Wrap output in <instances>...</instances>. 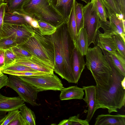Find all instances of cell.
<instances>
[{
	"mask_svg": "<svg viewBox=\"0 0 125 125\" xmlns=\"http://www.w3.org/2000/svg\"><path fill=\"white\" fill-rule=\"evenodd\" d=\"M111 69L108 84L95 86L96 109H107L109 114L117 112L125 104V75L113 65L105 50L103 51Z\"/></svg>",
	"mask_w": 125,
	"mask_h": 125,
	"instance_id": "1",
	"label": "cell"
},
{
	"mask_svg": "<svg viewBox=\"0 0 125 125\" xmlns=\"http://www.w3.org/2000/svg\"><path fill=\"white\" fill-rule=\"evenodd\" d=\"M49 36L54 50V71L69 83H74L71 60L74 46L68 32L67 23L57 28L55 32Z\"/></svg>",
	"mask_w": 125,
	"mask_h": 125,
	"instance_id": "2",
	"label": "cell"
},
{
	"mask_svg": "<svg viewBox=\"0 0 125 125\" xmlns=\"http://www.w3.org/2000/svg\"><path fill=\"white\" fill-rule=\"evenodd\" d=\"M19 12L37 20L46 22L57 28L67 23L55 5L50 4L48 0H27L21 11Z\"/></svg>",
	"mask_w": 125,
	"mask_h": 125,
	"instance_id": "3",
	"label": "cell"
},
{
	"mask_svg": "<svg viewBox=\"0 0 125 125\" xmlns=\"http://www.w3.org/2000/svg\"><path fill=\"white\" fill-rule=\"evenodd\" d=\"M34 29L33 34L24 43L20 45L34 57L54 69V50L49 36L41 34L38 28Z\"/></svg>",
	"mask_w": 125,
	"mask_h": 125,
	"instance_id": "4",
	"label": "cell"
},
{
	"mask_svg": "<svg viewBox=\"0 0 125 125\" xmlns=\"http://www.w3.org/2000/svg\"><path fill=\"white\" fill-rule=\"evenodd\" d=\"M85 57L86 65L92 74L96 86L107 84L111 69L102 50L97 46L89 48Z\"/></svg>",
	"mask_w": 125,
	"mask_h": 125,
	"instance_id": "5",
	"label": "cell"
},
{
	"mask_svg": "<svg viewBox=\"0 0 125 125\" xmlns=\"http://www.w3.org/2000/svg\"><path fill=\"white\" fill-rule=\"evenodd\" d=\"M8 78V86L15 91L23 101L33 106L39 105L36 100L39 90L18 76L9 75Z\"/></svg>",
	"mask_w": 125,
	"mask_h": 125,
	"instance_id": "6",
	"label": "cell"
},
{
	"mask_svg": "<svg viewBox=\"0 0 125 125\" xmlns=\"http://www.w3.org/2000/svg\"><path fill=\"white\" fill-rule=\"evenodd\" d=\"M83 28L87 34L89 45L92 43L95 45L98 31L101 26L99 16L91 1L83 6Z\"/></svg>",
	"mask_w": 125,
	"mask_h": 125,
	"instance_id": "7",
	"label": "cell"
},
{
	"mask_svg": "<svg viewBox=\"0 0 125 125\" xmlns=\"http://www.w3.org/2000/svg\"><path fill=\"white\" fill-rule=\"evenodd\" d=\"M18 77L36 88L40 92L48 90L61 91L64 88L61 81L54 73L49 76Z\"/></svg>",
	"mask_w": 125,
	"mask_h": 125,
	"instance_id": "8",
	"label": "cell"
},
{
	"mask_svg": "<svg viewBox=\"0 0 125 125\" xmlns=\"http://www.w3.org/2000/svg\"><path fill=\"white\" fill-rule=\"evenodd\" d=\"M34 33V28L29 23L14 25L3 23L1 38L10 37L18 45H20L24 43Z\"/></svg>",
	"mask_w": 125,
	"mask_h": 125,
	"instance_id": "9",
	"label": "cell"
},
{
	"mask_svg": "<svg viewBox=\"0 0 125 125\" xmlns=\"http://www.w3.org/2000/svg\"><path fill=\"white\" fill-rule=\"evenodd\" d=\"M86 65L83 56L74 47L73 51L71 66L74 83H78L82 73Z\"/></svg>",
	"mask_w": 125,
	"mask_h": 125,
	"instance_id": "10",
	"label": "cell"
},
{
	"mask_svg": "<svg viewBox=\"0 0 125 125\" xmlns=\"http://www.w3.org/2000/svg\"><path fill=\"white\" fill-rule=\"evenodd\" d=\"M85 95L83 100L86 103L88 107L86 119L89 122L92 119L96 109V91L95 86H83Z\"/></svg>",
	"mask_w": 125,
	"mask_h": 125,
	"instance_id": "11",
	"label": "cell"
},
{
	"mask_svg": "<svg viewBox=\"0 0 125 125\" xmlns=\"http://www.w3.org/2000/svg\"><path fill=\"white\" fill-rule=\"evenodd\" d=\"M14 63L29 67L37 71L54 73L53 68L34 57L30 58H23Z\"/></svg>",
	"mask_w": 125,
	"mask_h": 125,
	"instance_id": "12",
	"label": "cell"
},
{
	"mask_svg": "<svg viewBox=\"0 0 125 125\" xmlns=\"http://www.w3.org/2000/svg\"><path fill=\"white\" fill-rule=\"evenodd\" d=\"M19 96L9 97L5 96L0 93V111L7 112L18 109L25 104Z\"/></svg>",
	"mask_w": 125,
	"mask_h": 125,
	"instance_id": "13",
	"label": "cell"
},
{
	"mask_svg": "<svg viewBox=\"0 0 125 125\" xmlns=\"http://www.w3.org/2000/svg\"><path fill=\"white\" fill-rule=\"evenodd\" d=\"M95 125H125V115L102 114L96 118Z\"/></svg>",
	"mask_w": 125,
	"mask_h": 125,
	"instance_id": "14",
	"label": "cell"
},
{
	"mask_svg": "<svg viewBox=\"0 0 125 125\" xmlns=\"http://www.w3.org/2000/svg\"><path fill=\"white\" fill-rule=\"evenodd\" d=\"M95 44L102 50L109 52L117 51L112 36L101 33L99 30L98 31Z\"/></svg>",
	"mask_w": 125,
	"mask_h": 125,
	"instance_id": "15",
	"label": "cell"
},
{
	"mask_svg": "<svg viewBox=\"0 0 125 125\" xmlns=\"http://www.w3.org/2000/svg\"><path fill=\"white\" fill-rule=\"evenodd\" d=\"M84 89L77 86L64 88L61 91L60 98L61 100L73 99L81 100L84 95Z\"/></svg>",
	"mask_w": 125,
	"mask_h": 125,
	"instance_id": "16",
	"label": "cell"
},
{
	"mask_svg": "<svg viewBox=\"0 0 125 125\" xmlns=\"http://www.w3.org/2000/svg\"><path fill=\"white\" fill-rule=\"evenodd\" d=\"M67 24L68 32L75 46L77 34L75 19L74 0H73L71 10L68 17Z\"/></svg>",
	"mask_w": 125,
	"mask_h": 125,
	"instance_id": "17",
	"label": "cell"
},
{
	"mask_svg": "<svg viewBox=\"0 0 125 125\" xmlns=\"http://www.w3.org/2000/svg\"><path fill=\"white\" fill-rule=\"evenodd\" d=\"M87 34L83 28L79 32L74 47L83 56L86 54L89 47Z\"/></svg>",
	"mask_w": 125,
	"mask_h": 125,
	"instance_id": "18",
	"label": "cell"
},
{
	"mask_svg": "<svg viewBox=\"0 0 125 125\" xmlns=\"http://www.w3.org/2000/svg\"><path fill=\"white\" fill-rule=\"evenodd\" d=\"M3 23L14 25L29 23L24 14L19 12L12 13L6 12L4 17Z\"/></svg>",
	"mask_w": 125,
	"mask_h": 125,
	"instance_id": "19",
	"label": "cell"
},
{
	"mask_svg": "<svg viewBox=\"0 0 125 125\" xmlns=\"http://www.w3.org/2000/svg\"><path fill=\"white\" fill-rule=\"evenodd\" d=\"M107 53L114 66L121 73L125 75V58L117 51L113 52H107Z\"/></svg>",
	"mask_w": 125,
	"mask_h": 125,
	"instance_id": "20",
	"label": "cell"
},
{
	"mask_svg": "<svg viewBox=\"0 0 125 125\" xmlns=\"http://www.w3.org/2000/svg\"><path fill=\"white\" fill-rule=\"evenodd\" d=\"M108 18L112 26L125 40V28L123 25V19L119 18L114 14L111 15Z\"/></svg>",
	"mask_w": 125,
	"mask_h": 125,
	"instance_id": "21",
	"label": "cell"
},
{
	"mask_svg": "<svg viewBox=\"0 0 125 125\" xmlns=\"http://www.w3.org/2000/svg\"><path fill=\"white\" fill-rule=\"evenodd\" d=\"M27 0H4L6 3V12L12 13L15 12H21L22 7Z\"/></svg>",
	"mask_w": 125,
	"mask_h": 125,
	"instance_id": "22",
	"label": "cell"
},
{
	"mask_svg": "<svg viewBox=\"0 0 125 125\" xmlns=\"http://www.w3.org/2000/svg\"><path fill=\"white\" fill-rule=\"evenodd\" d=\"M74 1L75 19L78 35L80 30L83 28V6L82 4L77 2L76 0H74Z\"/></svg>",
	"mask_w": 125,
	"mask_h": 125,
	"instance_id": "23",
	"label": "cell"
},
{
	"mask_svg": "<svg viewBox=\"0 0 125 125\" xmlns=\"http://www.w3.org/2000/svg\"><path fill=\"white\" fill-rule=\"evenodd\" d=\"M106 9L108 18L112 14L121 18L122 16L115 1L114 0H101Z\"/></svg>",
	"mask_w": 125,
	"mask_h": 125,
	"instance_id": "24",
	"label": "cell"
},
{
	"mask_svg": "<svg viewBox=\"0 0 125 125\" xmlns=\"http://www.w3.org/2000/svg\"><path fill=\"white\" fill-rule=\"evenodd\" d=\"M20 113L27 122L28 125H36V117L35 114L24 104L19 109Z\"/></svg>",
	"mask_w": 125,
	"mask_h": 125,
	"instance_id": "25",
	"label": "cell"
},
{
	"mask_svg": "<svg viewBox=\"0 0 125 125\" xmlns=\"http://www.w3.org/2000/svg\"><path fill=\"white\" fill-rule=\"evenodd\" d=\"M99 16L100 20L106 22L108 15L107 10L101 0H91Z\"/></svg>",
	"mask_w": 125,
	"mask_h": 125,
	"instance_id": "26",
	"label": "cell"
},
{
	"mask_svg": "<svg viewBox=\"0 0 125 125\" xmlns=\"http://www.w3.org/2000/svg\"><path fill=\"white\" fill-rule=\"evenodd\" d=\"M39 26L38 29L43 35H50L56 31L57 28L51 24L41 20H37Z\"/></svg>",
	"mask_w": 125,
	"mask_h": 125,
	"instance_id": "27",
	"label": "cell"
},
{
	"mask_svg": "<svg viewBox=\"0 0 125 125\" xmlns=\"http://www.w3.org/2000/svg\"><path fill=\"white\" fill-rule=\"evenodd\" d=\"M73 0H62L60 5L56 8L67 21L72 7Z\"/></svg>",
	"mask_w": 125,
	"mask_h": 125,
	"instance_id": "28",
	"label": "cell"
},
{
	"mask_svg": "<svg viewBox=\"0 0 125 125\" xmlns=\"http://www.w3.org/2000/svg\"><path fill=\"white\" fill-rule=\"evenodd\" d=\"M3 73L18 76H28L38 75L42 76H49L53 74L46 72H15L7 70H1Z\"/></svg>",
	"mask_w": 125,
	"mask_h": 125,
	"instance_id": "29",
	"label": "cell"
},
{
	"mask_svg": "<svg viewBox=\"0 0 125 125\" xmlns=\"http://www.w3.org/2000/svg\"><path fill=\"white\" fill-rule=\"evenodd\" d=\"M117 51L125 58V40L118 34L112 36Z\"/></svg>",
	"mask_w": 125,
	"mask_h": 125,
	"instance_id": "30",
	"label": "cell"
},
{
	"mask_svg": "<svg viewBox=\"0 0 125 125\" xmlns=\"http://www.w3.org/2000/svg\"><path fill=\"white\" fill-rule=\"evenodd\" d=\"M1 70H7L15 72L37 71L29 67L15 63L4 66Z\"/></svg>",
	"mask_w": 125,
	"mask_h": 125,
	"instance_id": "31",
	"label": "cell"
},
{
	"mask_svg": "<svg viewBox=\"0 0 125 125\" xmlns=\"http://www.w3.org/2000/svg\"><path fill=\"white\" fill-rule=\"evenodd\" d=\"M11 49L16 55L17 60L23 58H30L33 57V55L31 53L20 45H17Z\"/></svg>",
	"mask_w": 125,
	"mask_h": 125,
	"instance_id": "32",
	"label": "cell"
},
{
	"mask_svg": "<svg viewBox=\"0 0 125 125\" xmlns=\"http://www.w3.org/2000/svg\"><path fill=\"white\" fill-rule=\"evenodd\" d=\"M12 39L8 37L0 38V49L4 50L11 48L17 45Z\"/></svg>",
	"mask_w": 125,
	"mask_h": 125,
	"instance_id": "33",
	"label": "cell"
},
{
	"mask_svg": "<svg viewBox=\"0 0 125 125\" xmlns=\"http://www.w3.org/2000/svg\"><path fill=\"white\" fill-rule=\"evenodd\" d=\"M7 114L0 121V125H8L16 118L20 112L18 109L13 110L8 112Z\"/></svg>",
	"mask_w": 125,
	"mask_h": 125,
	"instance_id": "34",
	"label": "cell"
},
{
	"mask_svg": "<svg viewBox=\"0 0 125 125\" xmlns=\"http://www.w3.org/2000/svg\"><path fill=\"white\" fill-rule=\"evenodd\" d=\"M4 66L14 63L17 60L16 55L13 52L11 48L4 50Z\"/></svg>",
	"mask_w": 125,
	"mask_h": 125,
	"instance_id": "35",
	"label": "cell"
},
{
	"mask_svg": "<svg viewBox=\"0 0 125 125\" xmlns=\"http://www.w3.org/2000/svg\"><path fill=\"white\" fill-rule=\"evenodd\" d=\"M100 21L101 27L104 31V33L111 36L114 34H118L111 25L109 21H107L106 22H104L100 20Z\"/></svg>",
	"mask_w": 125,
	"mask_h": 125,
	"instance_id": "36",
	"label": "cell"
},
{
	"mask_svg": "<svg viewBox=\"0 0 125 125\" xmlns=\"http://www.w3.org/2000/svg\"><path fill=\"white\" fill-rule=\"evenodd\" d=\"M79 116L80 114H78L76 115L70 117L68 119L70 125H89V122L86 119H80Z\"/></svg>",
	"mask_w": 125,
	"mask_h": 125,
	"instance_id": "37",
	"label": "cell"
},
{
	"mask_svg": "<svg viewBox=\"0 0 125 125\" xmlns=\"http://www.w3.org/2000/svg\"><path fill=\"white\" fill-rule=\"evenodd\" d=\"M6 3L0 2V38H1L3 23V18L6 12Z\"/></svg>",
	"mask_w": 125,
	"mask_h": 125,
	"instance_id": "38",
	"label": "cell"
},
{
	"mask_svg": "<svg viewBox=\"0 0 125 125\" xmlns=\"http://www.w3.org/2000/svg\"><path fill=\"white\" fill-rule=\"evenodd\" d=\"M8 125H28V124L20 112L15 118Z\"/></svg>",
	"mask_w": 125,
	"mask_h": 125,
	"instance_id": "39",
	"label": "cell"
},
{
	"mask_svg": "<svg viewBox=\"0 0 125 125\" xmlns=\"http://www.w3.org/2000/svg\"><path fill=\"white\" fill-rule=\"evenodd\" d=\"M117 4L123 19H125V0H114Z\"/></svg>",
	"mask_w": 125,
	"mask_h": 125,
	"instance_id": "40",
	"label": "cell"
},
{
	"mask_svg": "<svg viewBox=\"0 0 125 125\" xmlns=\"http://www.w3.org/2000/svg\"><path fill=\"white\" fill-rule=\"evenodd\" d=\"M24 14L26 20L32 27L34 28H39V26L37 20L29 16Z\"/></svg>",
	"mask_w": 125,
	"mask_h": 125,
	"instance_id": "41",
	"label": "cell"
},
{
	"mask_svg": "<svg viewBox=\"0 0 125 125\" xmlns=\"http://www.w3.org/2000/svg\"><path fill=\"white\" fill-rule=\"evenodd\" d=\"M8 77L3 74L0 76V89L5 86H8Z\"/></svg>",
	"mask_w": 125,
	"mask_h": 125,
	"instance_id": "42",
	"label": "cell"
},
{
	"mask_svg": "<svg viewBox=\"0 0 125 125\" xmlns=\"http://www.w3.org/2000/svg\"><path fill=\"white\" fill-rule=\"evenodd\" d=\"M4 50L0 49V69L5 66Z\"/></svg>",
	"mask_w": 125,
	"mask_h": 125,
	"instance_id": "43",
	"label": "cell"
},
{
	"mask_svg": "<svg viewBox=\"0 0 125 125\" xmlns=\"http://www.w3.org/2000/svg\"><path fill=\"white\" fill-rule=\"evenodd\" d=\"M58 125H70L68 119H64L61 121Z\"/></svg>",
	"mask_w": 125,
	"mask_h": 125,
	"instance_id": "44",
	"label": "cell"
},
{
	"mask_svg": "<svg viewBox=\"0 0 125 125\" xmlns=\"http://www.w3.org/2000/svg\"><path fill=\"white\" fill-rule=\"evenodd\" d=\"M7 113L5 111H0V121L6 115Z\"/></svg>",
	"mask_w": 125,
	"mask_h": 125,
	"instance_id": "45",
	"label": "cell"
},
{
	"mask_svg": "<svg viewBox=\"0 0 125 125\" xmlns=\"http://www.w3.org/2000/svg\"><path fill=\"white\" fill-rule=\"evenodd\" d=\"M62 0H56V1L55 5L56 7L58 6L61 3Z\"/></svg>",
	"mask_w": 125,
	"mask_h": 125,
	"instance_id": "46",
	"label": "cell"
},
{
	"mask_svg": "<svg viewBox=\"0 0 125 125\" xmlns=\"http://www.w3.org/2000/svg\"><path fill=\"white\" fill-rule=\"evenodd\" d=\"M49 3L50 4H54V3L55 1H56V0H48ZM55 5V4H54Z\"/></svg>",
	"mask_w": 125,
	"mask_h": 125,
	"instance_id": "47",
	"label": "cell"
},
{
	"mask_svg": "<svg viewBox=\"0 0 125 125\" xmlns=\"http://www.w3.org/2000/svg\"><path fill=\"white\" fill-rule=\"evenodd\" d=\"M81 0L84 1L87 4L90 2L91 0Z\"/></svg>",
	"mask_w": 125,
	"mask_h": 125,
	"instance_id": "48",
	"label": "cell"
},
{
	"mask_svg": "<svg viewBox=\"0 0 125 125\" xmlns=\"http://www.w3.org/2000/svg\"><path fill=\"white\" fill-rule=\"evenodd\" d=\"M3 74V73H2L1 70L0 69V76H1Z\"/></svg>",
	"mask_w": 125,
	"mask_h": 125,
	"instance_id": "49",
	"label": "cell"
},
{
	"mask_svg": "<svg viewBox=\"0 0 125 125\" xmlns=\"http://www.w3.org/2000/svg\"><path fill=\"white\" fill-rule=\"evenodd\" d=\"M4 0H0V2H4Z\"/></svg>",
	"mask_w": 125,
	"mask_h": 125,
	"instance_id": "50",
	"label": "cell"
}]
</instances>
